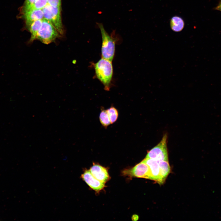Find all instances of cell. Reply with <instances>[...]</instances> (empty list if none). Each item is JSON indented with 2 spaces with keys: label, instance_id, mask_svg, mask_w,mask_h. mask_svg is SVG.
Masks as SVG:
<instances>
[{
  "label": "cell",
  "instance_id": "obj_4",
  "mask_svg": "<svg viewBox=\"0 0 221 221\" xmlns=\"http://www.w3.org/2000/svg\"><path fill=\"white\" fill-rule=\"evenodd\" d=\"M60 7H54L47 4L42 10L44 18L48 21L61 35L64 31L61 16Z\"/></svg>",
  "mask_w": 221,
  "mask_h": 221
},
{
  "label": "cell",
  "instance_id": "obj_2",
  "mask_svg": "<svg viewBox=\"0 0 221 221\" xmlns=\"http://www.w3.org/2000/svg\"><path fill=\"white\" fill-rule=\"evenodd\" d=\"M97 24L100 31L102 36V58L112 62L115 54L116 39L109 34L105 30L102 24L97 23Z\"/></svg>",
  "mask_w": 221,
  "mask_h": 221
},
{
  "label": "cell",
  "instance_id": "obj_19",
  "mask_svg": "<svg viewBox=\"0 0 221 221\" xmlns=\"http://www.w3.org/2000/svg\"><path fill=\"white\" fill-rule=\"evenodd\" d=\"M215 9L216 10L221 11V1L220 2L219 5L216 7Z\"/></svg>",
  "mask_w": 221,
  "mask_h": 221
},
{
  "label": "cell",
  "instance_id": "obj_1",
  "mask_svg": "<svg viewBox=\"0 0 221 221\" xmlns=\"http://www.w3.org/2000/svg\"><path fill=\"white\" fill-rule=\"evenodd\" d=\"M94 67L97 78L106 90H109L113 72L112 62L102 58L94 64Z\"/></svg>",
  "mask_w": 221,
  "mask_h": 221
},
{
  "label": "cell",
  "instance_id": "obj_15",
  "mask_svg": "<svg viewBox=\"0 0 221 221\" xmlns=\"http://www.w3.org/2000/svg\"><path fill=\"white\" fill-rule=\"evenodd\" d=\"M99 119L101 124L105 127L111 124L106 110H103L101 111Z\"/></svg>",
  "mask_w": 221,
  "mask_h": 221
},
{
  "label": "cell",
  "instance_id": "obj_6",
  "mask_svg": "<svg viewBox=\"0 0 221 221\" xmlns=\"http://www.w3.org/2000/svg\"><path fill=\"white\" fill-rule=\"evenodd\" d=\"M123 174L130 177L149 179H150V178L149 167L143 160L134 167L124 170L123 171Z\"/></svg>",
  "mask_w": 221,
  "mask_h": 221
},
{
  "label": "cell",
  "instance_id": "obj_9",
  "mask_svg": "<svg viewBox=\"0 0 221 221\" xmlns=\"http://www.w3.org/2000/svg\"><path fill=\"white\" fill-rule=\"evenodd\" d=\"M24 17L28 27L33 21L44 18L42 10L31 9L23 11Z\"/></svg>",
  "mask_w": 221,
  "mask_h": 221
},
{
  "label": "cell",
  "instance_id": "obj_8",
  "mask_svg": "<svg viewBox=\"0 0 221 221\" xmlns=\"http://www.w3.org/2000/svg\"><path fill=\"white\" fill-rule=\"evenodd\" d=\"M81 177L91 188L96 191H100L105 186V183L95 177L89 170H86L82 175Z\"/></svg>",
  "mask_w": 221,
  "mask_h": 221
},
{
  "label": "cell",
  "instance_id": "obj_10",
  "mask_svg": "<svg viewBox=\"0 0 221 221\" xmlns=\"http://www.w3.org/2000/svg\"><path fill=\"white\" fill-rule=\"evenodd\" d=\"M92 175L98 180L105 183L109 178L107 169L98 164H94L89 170Z\"/></svg>",
  "mask_w": 221,
  "mask_h": 221
},
{
  "label": "cell",
  "instance_id": "obj_7",
  "mask_svg": "<svg viewBox=\"0 0 221 221\" xmlns=\"http://www.w3.org/2000/svg\"><path fill=\"white\" fill-rule=\"evenodd\" d=\"M143 160L149 167L150 180H154L160 184H162L158 161L148 158H145Z\"/></svg>",
  "mask_w": 221,
  "mask_h": 221
},
{
  "label": "cell",
  "instance_id": "obj_5",
  "mask_svg": "<svg viewBox=\"0 0 221 221\" xmlns=\"http://www.w3.org/2000/svg\"><path fill=\"white\" fill-rule=\"evenodd\" d=\"M167 135L165 134L160 142L149 151L145 158L151 159L157 161H169L167 147Z\"/></svg>",
  "mask_w": 221,
  "mask_h": 221
},
{
  "label": "cell",
  "instance_id": "obj_12",
  "mask_svg": "<svg viewBox=\"0 0 221 221\" xmlns=\"http://www.w3.org/2000/svg\"><path fill=\"white\" fill-rule=\"evenodd\" d=\"M42 20V19L35 21L28 27L31 34L30 38L29 41V43H32L36 39L37 34L41 25Z\"/></svg>",
  "mask_w": 221,
  "mask_h": 221
},
{
  "label": "cell",
  "instance_id": "obj_11",
  "mask_svg": "<svg viewBox=\"0 0 221 221\" xmlns=\"http://www.w3.org/2000/svg\"><path fill=\"white\" fill-rule=\"evenodd\" d=\"M158 164L160 168V175L163 184L170 172L171 168L169 161H158Z\"/></svg>",
  "mask_w": 221,
  "mask_h": 221
},
{
  "label": "cell",
  "instance_id": "obj_3",
  "mask_svg": "<svg viewBox=\"0 0 221 221\" xmlns=\"http://www.w3.org/2000/svg\"><path fill=\"white\" fill-rule=\"evenodd\" d=\"M61 36L52 24L44 18L41 26L37 34L36 39L45 44H48L54 42Z\"/></svg>",
  "mask_w": 221,
  "mask_h": 221
},
{
  "label": "cell",
  "instance_id": "obj_16",
  "mask_svg": "<svg viewBox=\"0 0 221 221\" xmlns=\"http://www.w3.org/2000/svg\"><path fill=\"white\" fill-rule=\"evenodd\" d=\"M109 116L111 123L115 122L118 117V112L117 109L114 107H111L106 110Z\"/></svg>",
  "mask_w": 221,
  "mask_h": 221
},
{
  "label": "cell",
  "instance_id": "obj_17",
  "mask_svg": "<svg viewBox=\"0 0 221 221\" xmlns=\"http://www.w3.org/2000/svg\"><path fill=\"white\" fill-rule=\"evenodd\" d=\"M48 4L54 7H61V0H47Z\"/></svg>",
  "mask_w": 221,
  "mask_h": 221
},
{
  "label": "cell",
  "instance_id": "obj_13",
  "mask_svg": "<svg viewBox=\"0 0 221 221\" xmlns=\"http://www.w3.org/2000/svg\"><path fill=\"white\" fill-rule=\"evenodd\" d=\"M170 25L172 29L175 32L181 31L184 28V23L183 19L180 17L175 16L172 18Z\"/></svg>",
  "mask_w": 221,
  "mask_h": 221
},
{
  "label": "cell",
  "instance_id": "obj_14",
  "mask_svg": "<svg viewBox=\"0 0 221 221\" xmlns=\"http://www.w3.org/2000/svg\"><path fill=\"white\" fill-rule=\"evenodd\" d=\"M47 4V0H37L33 4L24 7L23 11L31 9L42 10Z\"/></svg>",
  "mask_w": 221,
  "mask_h": 221
},
{
  "label": "cell",
  "instance_id": "obj_18",
  "mask_svg": "<svg viewBox=\"0 0 221 221\" xmlns=\"http://www.w3.org/2000/svg\"><path fill=\"white\" fill-rule=\"evenodd\" d=\"M37 0H25L24 7H26L34 3Z\"/></svg>",
  "mask_w": 221,
  "mask_h": 221
}]
</instances>
